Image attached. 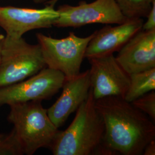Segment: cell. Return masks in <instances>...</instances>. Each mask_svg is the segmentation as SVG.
I'll list each match as a JSON object with an SVG mask.
<instances>
[{
    "instance_id": "4fadbf2b",
    "label": "cell",
    "mask_w": 155,
    "mask_h": 155,
    "mask_svg": "<svg viewBox=\"0 0 155 155\" xmlns=\"http://www.w3.org/2000/svg\"><path fill=\"white\" fill-rule=\"evenodd\" d=\"M130 84L124 99L132 102L155 89V68L129 75Z\"/></svg>"
},
{
    "instance_id": "3957f363",
    "label": "cell",
    "mask_w": 155,
    "mask_h": 155,
    "mask_svg": "<svg viewBox=\"0 0 155 155\" xmlns=\"http://www.w3.org/2000/svg\"><path fill=\"white\" fill-rule=\"evenodd\" d=\"M9 120L22 147L24 154L32 155L41 148H50L59 130L52 122L41 101L10 105Z\"/></svg>"
},
{
    "instance_id": "5b68a950",
    "label": "cell",
    "mask_w": 155,
    "mask_h": 155,
    "mask_svg": "<svg viewBox=\"0 0 155 155\" xmlns=\"http://www.w3.org/2000/svg\"><path fill=\"white\" fill-rule=\"evenodd\" d=\"M94 35V32L81 38L70 32L66 38L58 39L38 33L36 38L45 66L62 72L66 79H70L79 74L87 45Z\"/></svg>"
},
{
    "instance_id": "d6986e66",
    "label": "cell",
    "mask_w": 155,
    "mask_h": 155,
    "mask_svg": "<svg viewBox=\"0 0 155 155\" xmlns=\"http://www.w3.org/2000/svg\"><path fill=\"white\" fill-rule=\"evenodd\" d=\"M58 1V0H52V1H51L50 2H48V4H51V5H54Z\"/></svg>"
},
{
    "instance_id": "9c48e42d",
    "label": "cell",
    "mask_w": 155,
    "mask_h": 155,
    "mask_svg": "<svg viewBox=\"0 0 155 155\" xmlns=\"http://www.w3.org/2000/svg\"><path fill=\"white\" fill-rule=\"evenodd\" d=\"M58 16L51 4L40 9L0 6V27L5 31L6 38L19 39L29 31L51 28Z\"/></svg>"
},
{
    "instance_id": "8992f818",
    "label": "cell",
    "mask_w": 155,
    "mask_h": 155,
    "mask_svg": "<svg viewBox=\"0 0 155 155\" xmlns=\"http://www.w3.org/2000/svg\"><path fill=\"white\" fill-rule=\"evenodd\" d=\"M65 80L62 72L44 68L27 79L0 87V106L48 99L62 88Z\"/></svg>"
},
{
    "instance_id": "30bf717a",
    "label": "cell",
    "mask_w": 155,
    "mask_h": 155,
    "mask_svg": "<svg viewBox=\"0 0 155 155\" xmlns=\"http://www.w3.org/2000/svg\"><path fill=\"white\" fill-rule=\"evenodd\" d=\"M116 59L129 75L155 68V29L141 30L134 35Z\"/></svg>"
},
{
    "instance_id": "5bb4252c",
    "label": "cell",
    "mask_w": 155,
    "mask_h": 155,
    "mask_svg": "<svg viewBox=\"0 0 155 155\" xmlns=\"http://www.w3.org/2000/svg\"><path fill=\"white\" fill-rule=\"evenodd\" d=\"M123 15L127 18L146 17L155 0H115Z\"/></svg>"
},
{
    "instance_id": "ffe728a7",
    "label": "cell",
    "mask_w": 155,
    "mask_h": 155,
    "mask_svg": "<svg viewBox=\"0 0 155 155\" xmlns=\"http://www.w3.org/2000/svg\"><path fill=\"white\" fill-rule=\"evenodd\" d=\"M33 1H34V2H36V3H41V2H45V1H47V0H33Z\"/></svg>"
},
{
    "instance_id": "e0dca14e",
    "label": "cell",
    "mask_w": 155,
    "mask_h": 155,
    "mask_svg": "<svg viewBox=\"0 0 155 155\" xmlns=\"http://www.w3.org/2000/svg\"><path fill=\"white\" fill-rule=\"evenodd\" d=\"M146 17H147V20L143 23L141 30L151 31L155 29V2Z\"/></svg>"
},
{
    "instance_id": "8fae6325",
    "label": "cell",
    "mask_w": 155,
    "mask_h": 155,
    "mask_svg": "<svg viewBox=\"0 0 155 155\" xmlns=\"http://www.w3.org/2000/svg\"><path fill=\"white\" fill-rule=\"evenodd\" d=\"M142 18H128L122 24L111 27L106 25L94 32L86 50L84 58L87 59L94 57L113 54L142 29Z\"/></svg>"
},
{
    "instance_id": "9a60e30c",
    "label": "cell",
    "mask_w": 155,
    "mask_h": 155,
    "mask_svg": "<svg viewBox=\"0 0 155 155\" xmlns=\"http://www.w3.org/2000/svg\"><path fill=\"white\" fill-rule=\"evenodd\" d=\"M22 147L14 130L9 134H0V155H23Z\"/></svg>"
},
{
    "instance_id": "44dd1931",
    "label": "cell",
    "mask_w": 155,
    "mask_h": 155,
    "mask_svg": "<svg viewBox=\"0 0 155 155\" xmlns=\"http://www.w3.org/2000/svg\"><path fill=\"white\" fill-rule=\"evenodd\" d=\"M4 38H5V36H4V35H1V34H0V43H1V42L3 41V40L4 39Z\"/></svg>"
},
{
    "instance_id": "7402d4cb",
    "label": "cell",
    "mask_w": 155,
    "mask_h": 155,
    "mask_svg": "<svg viewBox=\"0 0 155 155\" xmlns=\"http://www.w3.org/2000/svg\"><path fill=\"white\" fill-rule=\"evenodd\" d=\"M2 41L1 43H0V55H1V47H2Z\"/></svg>"
},
{
    "instance_id": "7a4b0ae2",
    "label": "cell",
    "mask_w": 155,
    "mask_h": 155,
    "mask_svg": "<svg viewBox=\"0 0 155 155\" xmlns=\"http://www.w3.org/2000/svg\"><path fill=\"white\" fill-rule=\"evenodd\" d=\"M90 88L71 124L59 130L50 145L54 155H102L105 125Z\"/></svg>"
},
{
    "instance_id": "52a82bcc",
    "label": "cell",
    "mask_w": 155,
    "mask_h": 155,
    "mask_svg": "<svg viewBox=\"0 0 155 155\" xmlns=\"http://www.w3.org/2000/svg\"><path fill=\"white\" fill-rule=\"evenodd\" d=\"M59 16L53 26L59 28H77L91 24H120L128 18L124 16L115 0H95L78 5L64 4L56 9Z\"/></svg>"
},
{
    "instance_id": "277c9868",
    "label": "cell",
    "mask_w": 155,
    "mask_h": 155,
    "mask_svg": "<svg viewBox=\"0 0 155 155\" xmlns=\"http://www.w3.org/2000/svg\"><path fill=\"white\" fill-rule=\"evenodd\" d=\"M45 67L39 44L30 45L22 38H4L0 55V87L24 81Z\"/></svg>"
},
{
    "instance_id": "6da1fadb",
    "label": "cell",
    "mask_w": 155,
    "mask_h": 155,
    "mask_svg": "<svg viewBox=\"0 0 155 155\" xmlns=\"http://www.w3.org/2000/svg\"><path fill=\"white\" fill-rule=\"evenodd\" d=\"M105 125L102 155H141L155 139V126L143 112L122 97L95 100Z\"/></svg>"
},
{
    "instance_id": "7c38bea8",
    "label": "cell",
    "mask_w": 155,
    "mask_h": 155,
    "mask_svg": "<svg viewBox=\"0 0 155 155\" xmlns=\"http://www.w3.org/2000/svg\"><path fill=\"white\" fill-rule=\"evenodd\" d=\"M91 88L89 70L77 77L66 79L63 91L55 102L47 109L52 122L57 127H61L74 112L88 97Z\"/></svg>"
},
{
    "instance_id": "2e32d148",
    "label": "cell",
    "mask_w": 155,
    "mask_h": 155,
    "mask_svg": "<svg viewBox=\"0 0 155 155\" xmlns=\"http://www.w3.org/2000/svg\"><path fill=\"white\" fill-rule=\"evenodd\" d=\"M131 104L139 109L155 121V92L152 90L147 94L134 100Z\"/></svg>"
},
{
    "instance_id": "ba28073f",
    "label": "cell",
    "mask_w": 155,
    "mask_h": 155,
    "mask_svg": "<svg viewBox=\"0 0 155 155\" xmlns=\"http://www.w3.org/2000/svg\"><path fill=\"white\" fill-rule=\"evenodd\" d=\"M91 89L95 100L116 96L124 98L130 84V76L113 54L88 59Z\"/></svg>"
},
{
    "instance_id": "ac0fdd59",
    "label": "cell",
    "mask_w": 155,
    "mask_h": 155,
    "mask_svg": "<svg viewBox=\"0 0 155 155\" xmlns=\"http://www.w3.org/2000/svg\"><path fill=\"white\" fill-rule=\"evenodd\" d=\"M143 155H155V139L152 140L150 143L147 144V145L144 148Z\"/></svg>"
}]
</instances>
